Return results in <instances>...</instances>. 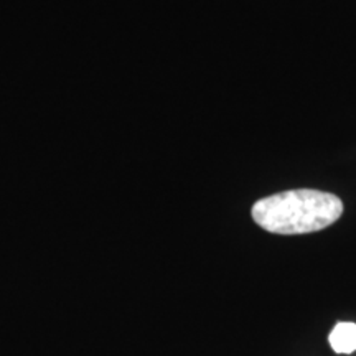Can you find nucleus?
Masks as SVG:
<instances>
[{"mask_svg": "<svg viewBox=\"0 0 356 356\" xmlns=\"http://www.w3.org/2000/svg\"><path fill=\"white\" fill-rule=\"evenodd\" d=\"M251 213L269 233L307 234L332 226L343 213V202L327 191L289 190L256 202Z\"/></svg>", "mask_w": 356, "mask_h": 356, "instance_id": "nucleus-1", "label": "nucleus"}, {"mask_svg": "<svg viewBox=\"0 0 356 356\" xmlns=\"http://www.w3.org/2000/svg\"><path fill=\"white\" fill-rule=\"evenodd\" d=\"M335 353L350 355L356 350V325L350 322L338 323L328 337Z\"/></svg>", "mask_w": 356, "mask_h": 356, "instance_id": "nucleus-2", "label": "nucleus"}]
</instances>
